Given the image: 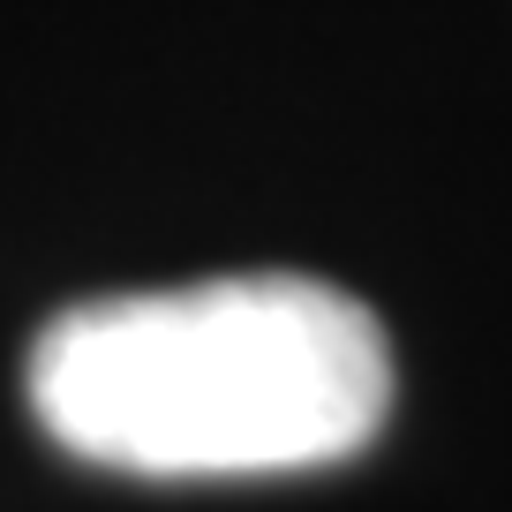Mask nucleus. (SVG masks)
<instances>
[{
	"label": "nucleus",
	"mask_w": 512,
	"mask_h": 512,
	"mask_svg": "<svg viewBox=\"0 0 512 512\" xmlns=\"http://www.w3.org/2000/svg\"><path fill=\"white\" fill-rule=\"evenodd\" d=\"M400 400L377 309L309 272L98 294L23 354L53 452L128 482H287L369 452Z\"/></svg>",
	"instance_id": "f257e3e1"
}]
</instances>
